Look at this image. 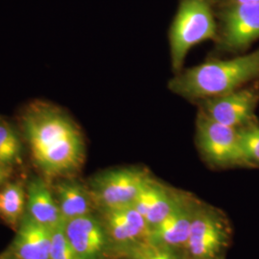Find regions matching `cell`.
Returning <instances> with one entry per match:
<instances>
[{"label":"cell","mask_w":259,"mask_h":259,"mask_svg":"<svg viewBox=\"0 0 259 259\" xmlns=\"http://www.w3.org/2000/svg\"><path fill=\"white\" fill-rule=\"evenodd\" d=\"M21 121L32 158L45 176L72 177L83 166V134L65 111L35 103L23 112Z\"/></svg>","instance_id":"6da1fadb"},{"label":"cell","mask_w":259,"mask_h":259,"mask_svg":"<svg viewBox=\"0 0 259 259\" xmlns=\"http://www.w3.org/2000/svg\"><path fill=\"white\" fill-rule=\"evenodd\" d=\"M259 78V48L230 60H207L182 69L170 80L169 90L190 101L232 93Z\"/></svg>","instance_id":"7a4b0ae2"},{"label":"cell","mask_w":259,"mask_h":259,"mask_svg":"<svg viewBox=\"0 0 259 259\" xmlns=\"http://www.w3.org/2000/svg\"><path fill=\"white\" fill-rule=\"evenodd\" d=\"M217 37V24L208 0H183L169 31L173 69L177 73L183 69L192 47Z\"/></svg>","instance_id":"3957f363"},{"label":"cell","mask_w":259,"mask_h":259,"mask_svg":"<svg viewBox=\"0 0 259 259\" xmlns=\"http://www.w3.org/2000/svg\"><path fill=\"white\" fill-rule=\"evenodd\" d=\"M153 177L145 167H116L95 174L87 186L94 206L105 210L133 205Z\"/></svg>","instance_id":"277c9868"},{"label":"cell","mask_w":259,"mask_h":259,"mask_svg":"<svg viewBox=\"0 0 259 259\" xmlns=\"http://www.w3.org/2000/svg\"><path fill=\"white\" fill-rule=\"evenodd\" d=\"M232 225L222 210L202 203L182 254L184 259H224L232 243Z\"/></svg>","instance_id":"5b68a950"},{"label":"cell","mask_w":259,"mask_h":259,"mask_svg":"<svg viewBox=\"0 0 259 259\" xmlns=\"http://www.w3.org/2000/svg\"><path fill=\"white\" fill-rule=\"evenodd\" d=\"M196 141L204 160L211 166H247L238 129L223 125L199 111Z\"/></svg>","instance_id":"8992f818"},{"label":"cell","mask_w":259,"mask_h":259,"mask_svg":"<svg viewBox=\"0 0 259 259\" xmlns=\"http://www.w3.org/2000/svg\"><path fill=\"white\" fill-rule=\"evenodd\" d=\"M258 102V84H251L199 104L200 111L207 117L223 125L240 129L254 122V111Z\"/></svg>","instance_id":"52a82bcc"},{"label":"cell","mask_w":259,"mask_h":259,"mask_svg":"<svg viewBox=\"0 0 259 259\" xmlns=\"http://www.w3.org/2000/svg\"><path fill=\"white\" fill-rule=\"evenodd\" d=\"M259 38V2L232 4L221 16L219 47L236 52L246 49Z\"/></svg>","instance_id":"ba28073f"},{"label":"cell","mask_w":259,"mask_h":259,"mask_svg":"<svg viewBox=\"0 0 259 259\" xmlns=\"http://www.w3.org/2000/svg\"><path fill=\"white\" fill-rule=\"evenodd\" d=\"M110 245L121 254L149 240L150 228L145 218L133 206L100 210Z\"/></svg>","instance_id":"9c48e42d"},{"label":"cell","mask_w":259,"mask_h":259,"mask_svg":"<svg viewBox=\"0 0 259 259\" xmlns=\"http://www.w3.org/2000/svg\"><path fill=\"white\" fill-rule=\"evenodd\" d=\"M202 203L193 195L185 192L173 210L161 222L150 229L149 241L182 252L196 212Z\"/></svg>","instance_id":"30bf717a"},{"label":"cell","mask_w":259,"mask_h":259,"mask_svg":"<svg viewBox=\"0 0 259 259\" xmlns=\"http://www.w3.org/2000/svg\"><path fill=\"white\" fill-rule=\"evenodd\" d=\"M65 232L79 259H100L110 246L101 219L93 214L65 221Z\"/></svg>","instance_id":"8fae6325"},{"label":"cell","mask_w":259,"mask_h":259,"mask_svg":"<svg viewBox=\"0 0 259 259\" xmlns=\"http://www.w3.org/2000/svg\"><path fill=\"white\" fill-rule=\"evenodd\" d=\"M185 192L172 188L155 177L141 190L133 206L153 228L161 222L181 201Z\"/></svg>","instance_id":"7c38bea8"},{"label":"cell","mask_w":259,"mask_h":259,"mask_svg":"<svg viewBox=\"0 0 259 259\" xmlns=\"http://www.w3.org/2000/svg\"><path fill=\"white\" fill-rule=\"evenodd\" d=\"M21 221L13 244L16 259H49L52 230L27 215Z\"/></svg>","instance_id":"4fadbf2b"},{"label":"cell","mask_w":259,"mask_h":259,"mask_svg":"<svg viewBox=\"0 0 259 259\" xmlns=\"http://www.w3.org/2000/svg\"><path fill=\"white\" fill-rule=\"evenodd\" d=\"M26 198L27 216L35 222L51 230L65 222L55 197L45 180L35 178L30 181Z\"/></svg>","instance_id":"5bb4252c"},{"label":"cell","mask_w":259,"mask_h":259,"mask_svg":"<svg viewBox=\"0 0 259 259\" xmlns=\"http://www.w3.org/2000/svg\"><path fill=\"white\" fill-rule=\"evenodd\" d=\"M55 200L65 221L93 214L95 208L87 185L72 177L61 178L56 184Z\"/></svg>","instance_id":"9a60e30c"},{"label":"cell","mask_w":259,"mask_h":259,"mask_svg":"<svg viewBox=\"0 0 259 259\" xmlns=\"http://www.w3.org/2000/svg\"><path fill=\"white\" fill-rule=\"evenodd\" d=\"M26 193L19 183H10L0 191V217L11 228L17 229L26 206Z\"/></svg>","instance_id":"2e32d148"},{"label":"cell","mask_w":259,"mask_h":259,"mask_svg":"<svg viewBox=\"0 0 259 259\" xmlns=\"http://www.w3.org/2000/svg\"><path fill=\"white\" fill-rule=\"evenodd\" d=\"M21 157V143L19 136L6 123L0 122V163L11 166Z\"/></svg>","instance_id":"e0dca14e"},{"label":"cell","mask_w":259,"mask_h":259,"mask_svg":"<svg viewBox=\"0 0 259 259\" xmlns=\"http://www.w3.org/2000/svg\"><path fill=\"white\" fill-rule=\"evenodd\" d=\"M129 259H184L181 251L144 241L131 248L125 254Z\"/></svg>","instance_id":"ac0fdd59"},{"label":"cell","mask_w":259,"mask_h":259,"mask_svg":"<svg viewBox=\"0 0 259 259\" xmlns=\"http://www.w3.org/2000/svg\"><path fill=\"white\" fill-rule=\"evenodd\" d=\"M247 166H259V126L254 122L238 129Z\"/></svg>","instance_id":"d6986e66"},{"label":"cell","mask_w":259,"mask_h":259,"mask_svg":"<svg viewBox=\"0 0 259 259\" xmlns=\"http://www.w3.org/2000/svg\"><path fill=\"white\" fill-rule=\"evenodd\" d=\"M49 259H79L66 237L65 222L52 229Z\"/></svg>","instance_id":"ffe728a7"},{"label":"cell","mask_w":259,"mask_h":259,"mask_svg":"<svg viewBox=\"0 0 259 259\" xmlns=\"http://www.w3.org/2000/svg\"><path fill=\"white\" fill-rule=\"evenodd\" d=\"M10 175H11L10 166L0 163V185L6 183V181L9 179Z\"/></svg>","instance_id":"44dd1931"},{"label":"cell","mask_w":259,"mask_h":259,"mask_svg":"<svg viewBox=\"0 0 259 259\" xmlns=\"http://www.w3.org/2000/svg\"><path fill=\"white\" fill-rule=\"evenodd\" d=\"M233 4H244V3H258L259 0H232Z\"/></svg>","instance_id":"7402d4cb"},{"label":"cell","mask_w":259,"mask_h":259,"mask_svg":"<svg viewBox=\"0 0 259 259\" xmlns=\"http://www.w3.org/2000/svg\"><path fill=\"white\" fill-rule=\"evenodd\" d=\"M0 259H12L8 257V256H0Z\"/></svg>","instance_id":"603a6c76"},{"label":"cell","mask_w":259,"mask_h":259,"mask_svg":"<svg viewBox=\"0 0 259 259\" xmlns=\"http://www.w3.org/2000/svg\"><path fill=\"white\" fill-rule=\"evenodd\" d=\"M126 258H127V257H126ZM127 259H129V258H127Z\"/></svg>","instance_id":"cb8c5ba5"}]
</instances>
